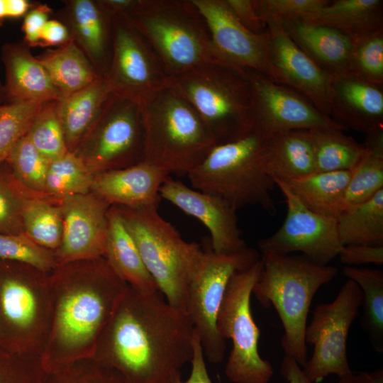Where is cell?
<instances>
[{
  "mask_svg": "<svg viewBox=\"0 0 383 383\" xmlns=\"http://www.w3.org/2000/svg\"><path fill=\"white\" fill-rule=\"evenodd\" d=\"M74 152L92 172L143 162L145 131L140 101L111 93L99 117Z\"/></svg>",
  "mask_w": 383,
  "mask_h": 383,
  "instance_id": "cell-11",
  "label": "cell"
},
{
  "mask_svg": "<svg viewBox=\"0 0 383 383\" xmlns=\"http://www.w3.org/2000/svg\"><path fill=\"white\" fill-rule=\"evenodd\" d=\"M5 95H4V86L1 84L0 82V105H4V101H5Z\"/></svg>",
  "mask_w": 383,
  "mask_h": 383,
  "instance_id": "cell-57",
  "label": "cell"
},
{
  "mask_svg": "<svg viewBox=\"0 0 383 383\" xmlns=\"http://www.w3.org/2000/svg\"><path fill=\"white\" fill-rule=\"evenodd\" d=\"M51 9L47 4H35L23 18L22 31L24 43L29 47L39 46L40 31L50 19Z\"/></svg>",
  "mask_w": 383,
  "mask_h": 383,
  "instance_id": "cell-48",
  "label": "cell"
},
{
  "mask_svg": "<svg viewBox=\"0 0 383 383\" xmlns=\"http://www.w3.org/2000/svg\"><path fill=\"white\" fill-rule=\"evenodd\" d=\"M25 198L11 183L0 179V233H24L21 213Z\"/></svg>",
  "mask_w": 383,
  "mask_h": 383,
  "instance_id": "cell-46",
  "label": "cell"
},
{
  "mask_svg": "<svg viewBox=\"0 0 383 383\" xmlns=\"http://www.w3.org/2000/svg\"><path fill=\"white\" fill-rule=\"evenodd\" d=\"M123 17L150 45L170 78L206 63H227L192 0H136Z\"/></svg>",
  "mask_w": 383,
  "mask_h": 383,
  "instance_id": "cell-3",
  "label": "cell"
},
{
  "mask_svg": "<svg viewBox=\"0 0 383 383\" xmlns=\"http://www.w3.org/2000/svg\"><path fill=\"white\" fill-rule=\"evenodd\" d=\"M265 137L252 129L235 140L216 145L188 177L192 187L227 201L238 210L259 206L276 213L271 196L275 182L262 161Z\"/></svg>",
  "mask_w": 383,
  "mask_h": 383,
  "instance_id": "cell-7",
  "label": "cell"
},
{
  "mask_svg": "<svg viewBox=\"0 0 383 383\" xmlns=\"http://www.w3.org/2000/svg\"><path fill=\"white\" fill-rule=\"evenodd\" d=\"M52 272L51 324L40 357L48 373L93 357L128 285L104 257L57 265Z\"/></svg>",
  "mask_w": 383,
  "mask_h": 383,
  "instance_id": "cell-2",
  "label": "cell"
},
{
  "mask_svg": "<svg viewBox=\"0 0 383 383\" xmlns=\"http://www.w3.org/2000/svg\"><path fill=\"white\" fill-rule=\"evenodd\" d=\"M362 299L360 287L348 279L333 301L315 307L304 335L306 343L313 345V353L302 367L311 381L318 383L331 374L341 378L353 372L348 360L347 339L360 313Z\"/></svg>",
  "mask_w": 383,
  "mask_h": 383,
  "instance_id": "cell-13",
  "label": "cell"
},
{
  "mask_svg": "<svg viewBox=\"0 0 383 383\" xmlns=\"http://www.w3.org/2000/svg\"><path fill=\"white\" fill-rule=\"evenodd\" d=\"M48 374L40 357L0 348V383H47Z\"/></svg>",
  "mask_w": 383,
  "mask_h": 383,
  "instance_id": "cell-44",
  "label": "cell"
},
{
  "mask_svg": "<svg viewBox=\"0 0 383 383\" xmlns=\"http://www.w3.org/2000/svg\"><path fill=\"white\" fill-rule=\"evenodd\" d=\"M0 260L23 264L45 273L57 265L55 252L38 245L25 233H0Z\"/></svg>",
  "mask_w": 383,
  "mask_h": 383,
  "instance_id": "cell-41",
  "label": "cell"
},
{
  "mask_svg": "<svg viewBox=\"0 0 383 383\" xmlns=\"http://www.w3.org/2000/svg\"><path fill=\"white\" fill-rule=\"evenodd\" d=\"M343 245H383V189L372 198L345 209L337 219Z\"/></svg>",
  "mask_w": 383,
  "mask_h": 383,
  "instance_id": "cell-34",
  "label": "cell"
},
{
  "mask_svg": "<svg viewBox=\"0 0 383 383\" xmlns=\"http://www.w3.org/2000/svg\"><path fill=\"white\" fill-rule=\"evenodd\" d=\"M6 106V104H5L4 105H0V116L1 115L3 111H4Z\"/></svg>",
  "mask_w": 383,
  "mask_h": 383,
  "instance_id": "cell-58",
  "label": "cell"
},
{
  "mask_svg": "<svg viewBox=\"0 0 383 383\" xmlns=\"http://www.w3.org/2000/svg\"><path fill=\"white\" fill-rule=\"evenodd\" d=\"M262 269L252 294L263 307L271 304L282 321L284 355L303 367L307 361L304 339L312 299L321 286L337 274V268L315 263L304 256L262 254Z\"/></svg>",
  "mask_w": 383,
  "mask_h": 383,
  "instance_id": "cell-4",
  "label": "cell"
},
{
  "mask_svg": "<svg viewBox=\"0 0 383 383\" xmlns=\"http://www.w3.org/2000/svg\"><path fill=\"white\" fill-rule=\"evenodd\" d=\"M330 117L345 129H383V85L346 72L332 77Z\"/></svg>",
  "mask_w": 383,
  "mask_h": 383,
  "instance_id": "cell-21",
  "label": "cell"
},
{
  "mask_svg": "<svg viewBox=\"0 0 383 383\" xmlns=\"http://www.w3.org/2000/svg\"><path fill=\"white\" fill-rule=\"evenodd\" d=\"M306 21L332 27L356 40L383 28V1H330Z\"/></svg>",
  "mask_w": 383,
  "mask_h": 383,
  "instance_id": "cell-31",
  "label": "cell"
},
{
  "mask_svg": "<svg viewBox=\"0 0 383 383\" xmlns=\"http://www.w3.org/2000/svg\"><path fill=\"white\" fill-rule=\"evenodd\" d=\"M190 362L192 367L189 377L186 380H183L182 374H179L170 383H213L207 371L200 340L195 333L194 336V353Z\"/></svg>",
  "mask_w": 383,
  "mask_h": 383,
  "instance_id": "cell-50",
  "label": "cell"
},
{
  "mask_svg": "<svg viewBox=\"0 0 383 383\" xmlns=\"http://www.w3.org/2000/svg\"><path fill=\"white\" fill-rule=\"evenodd\" d=\"M36 57L47 71L62 98L102 77L72 38L58 48L47 50Z\"/></svg>",
  "mask_w": 383,
  "mask_h": 383,
  "instance_id": "cell-30",
  "label": "cell"
},
{
  "mask_svg": "<svg viewBox=\"0 0 383 383\" xmlns=\"http://www.w3.org/2000/svg\"><path fill=\"white\" fill-rule=\"evenodd\" d=\"M204 16L220 57L235 66L259 72L277 82L271 65L267 30L261 35L245 28L226 0H192Z\"/></svg>",
  "mask_w": 383,
  "mask_h": 383,
  "instance_id": "cell-17",
  "label": "cell"
},
{
  "mask_svg": "<svg viewBox=\"0 0 383 383\" xmlns=\"http://www.w3.org/2000/svg\"><path fill=\"white\" fill-rule=\"evenodd\" d=\"M26 135L37 150L50 162L68 152L57 111V101L43 105Z\"/></svg>",
  "mask_w": 383,
  "mask_h": 383,
  "instance_id": "cell-38",
  "label": "cell"
},
{
  "mask_svg": "<svg viewBox=\"0 0 383 383\" xmlns=\"http://www.w3.org/2000/svg\"><path fill=\"white\" fill-rule=\"evenodd\" d=\"M348 72L383 85V28L353 40Z\"/></svg>",
  "mask_w": 383,
  "mask_h": 383,
  "instance_id": "cell-40",
  "label": "cell"
},
{
  "mask_svg": "<svg viewBox=\"0 0 383 383\" xmlns=\"http://www.w3.org/2000/svg\"><path fill=\"white\" fill-rule=\"evenodd\" d=\"M281 374L288 383H316L311 381L292 357L285 355L281 363Z\"/></svg>",
  "mask_w": 383,
  "mask_h": 383,
  "instance_id": "cell-52",
  "label": "cell"
},
{
  "mask_svg": "<svg viewBox=\"0 0 383 383\" xmlns=\"http://www.w3.org/2000/svg\"><path fill=\"white\" fill-rule=\"evenodd\" d=\"M157 208L118 209L158 291L186 313L189 284L204 252L199 244L184 240Z\"/></svg>",
  "mask_w": 383,
  "mask_h": 383,
  "instance_id": "cell-9",
  "label": "cell"
},
{
  "mask_svg": "<svg viewBox=\"0 0 383 383\" xmlns=\"http://www.w3.org/2000/svg\"><path fill=\"white\" fill-rule=\"evenodd\" d=\"M160 195L207 228L213 252L229 254L248 247L238 226L237 210L223 199L191 188L170 175L161 185Z\"/></svg>",
  "mask_w": 383,
  "mask_h": 383,
  "instance_id": "cell-20",
  "label": "cell"
},
{
  "mask_svg": "<svg viewBox=\"0 0 383 383\" xmlns=\"http://www.w3.org/2000/svg\"><path fill=\"white\" fill-rule=\"evenodd\" d=\"M261 269L260 258L248 268L232 276L217 317L220 335L232 341L225 374L233 383H268L274 374L270 361L262 359L259 354L260 331L250 306L252 289Z\"/></svg>",
  "mask_w": 383,
  "mask_h": 383,
  "instance_id": "cell-10",
  "label": "cell"
},
{
  "mask_svg": "<svg viewBox=\"0 0 383 383\" xmlns=\"http://www.w3.org/2000/svg\"><path fill=\"white\" fill-rule=\"evenodd\" d=\"M250 84L252 128L265 138L294 130L345 128L296 91L245 68Z\"/></svg>",
  "mask_w": 383,
  "mask_h": 383,
  "instance_id": "cell-16",
  "label": "cell"
},
{
  "mask_svg": "<svg viewBox=\"0 0 383 383\" xmlns=\"http://www.w3.org/2000/svg\"><path fill=\"white\" fill-rule=\"evenodd\" d=\"M351 170L316 172L284 183L299 201L312 212L337 220L344 209Z\"/></svg>",
  "mask_w": 383,
  "mask_h": 383,
  "instance_id": "cell-29",
  "label": "cell"
},
{
  "mask_svg": "<svg viewBox=\"0 0 383 383\" xmlns=\"http://www.w3.org/2000/svg\"><path fill=\"white\" fill-rule=\"evenodd\" d=\"M340 261L346 266L372 263L383 264V245L354 244L343 245L338 252Z\"/></svg>",
  "mask_w": 383,
  "mask_h": 383,
  "instance_id": "cell-47",
  "label": "cell"
},
{
  "mask_svg": "<svg viewBox=\"0 0 383 383\" xmlns=\"http://www.w3.org/2000/svg\"><path fill=\"white\" fill-rule=\"evenodd\" d=\"M111 93L106 79L100 77L57 101V111L68 151L76 150L99 117Z\"/></svg>",
  "mask_w": 383,
  "mask_h": 383,
  "instance_id": "cell-28",
  "label": "cell"
},
{
  "mask_svg": "<svg viewBox=\"0 0 383 383\" xmlns=\"http://www.w3.org/2000/svg\"><path fill=\"white\" fill-rule=\"evenodd\" d=\"M109 205L94 194L62 198V237L55 252L57 265L104 257Z\"/></svg>",
  "mask_w": 383,
  "mask_h": 383,
  "instance_id": "cell-19",
  "label": "cell"
},
{
  "mask_svg": "<svg viewBox=\"0 0 383 383\" xmlns=\"http://www.w3.org/2000/svg\"><path fill=\"white\" fill-rule=\"evenodd\" d=\"M339 379L338 383H383V370L357 374L352 372Z\"/></svg>",
  "mask_w": 383,
  "mask_h": 383,
  "instance_id": "cell-54",
  "label": "cell"
},
{
  "mask_svg": "<svg viewBox=\"0 0 383 383\" xmlns=\"http://www.w3.org/2000/svg\"><path fill=\"white\" fill-rule=\"evenodd\" d=\"M6 18H18L24 17L35 6L27 0H5Z\"/></svg>",
  "mask_w": 383,
  "mask_h": 383,
  "instance_id": "cell-55",
  "label": "cell"
},
{
  "mask_svg": "<svg viewBox=\"0 0 383 383\" xmlns=\"http://www.w3.org/2000/svg\"><path fill=\"white\" fill-rule=\"evenodd\" d=\"M104 78L111 93L139 101L170 82L155 52L123 16L112 18L111 57Z\"/></svg>",
  "mask_w": 383,
  "mask_h": 383,
  "instance_id": "cell-14",
  "label": "cell"
},
{
  "mask_svg": "<svg viewBox=\"0 0 383 383\" xmlns=\"http://www.w3.org/2000/svg\"><path fill=\"white\" fill-rule=\"evenodd\" d=\"M47 383H126L114 370L93 357L76 361L50 372Z\"/></svg>",
  "mask_w": 383,
  "mask_h": 383,
  "instance_id": "cell-43",
  "label": "cell"
},
{
  "mask_svg": "<svg viewBox=\"0 0 383 383\" xmlns=\"http://www.w3.org/2000/svg\"><path fill=\"white\" fill-rule=\"evenodd\" d=\"M21 216L24 233L38 245L55 252L62 237L60 207L38 199L25 198Z\"/></svg>",
  "mask_w": 383,
  "mask_h": 383,
  "instance_id": "cell-36",
  "label": "cell"
},
{
  "mask_svg": "<svg viewBox=\"0 0 383 383\" xmlns=\"http://www.w3.org/2000/svg\"><path fill=\"white\" fill-rule=\"evenodd\" d=\"M338 128L309 130L313 144L316 172L352 170L365 152L363 144Z\"/></svg>",
  "mask_w": 383,
  "mask_h": 383,
  "instance_id": "cell-35",
  "label": "cell"
},
{
  "mask_svg": "<svg viewBox=\"0 0 383 383\" xmlns=\"http://www.w3.org/2000/svg\"><path fill=\"white\" fill-rule=\"evenodd\" d=\"M294 43L331 77L348 72L353 40L330 26L304 21H282Z\"/></svg>",
  "mask_w": 383,
  "mask_h": 383,
  "instance_id": "cell-25",
  "label": "cell"
},
{
  "mask_svg": "<svg viewBox=\"0 0 383 383\" xmlns=\"http://www.w3.org/2000/svg\"><path fill=\"white\" fill-rule=\"evenodd\" d=\"M145 131V162L170 174L191 172L216 145L190 105L171 87L141 101Z\"/></svg>",
  "mask_w": 383,
  "mask_h": 383,
  "instance_id": "cell-5",
  "label": "cell"
},
{
  "mask_svg": "<svg viewBox=\"0 0 383 383\" xmlns=\"http://www.w3.org/2000/svg\"><path fill=\"white\" fill-rule=\"evenodd\" d=\"M344 274L360 288L362 299L360 324L373 349L383 352V271L345 266Z\"/></svg>",
  "mask_w": 383,
  "mask_h": 383,
  "instance_id": "cell-33",
  "label": "cell"
},
{
  "mask_svg": "<svg viewBox=\"0 0 383 383\" xmlns=\"http://www.w3.org/2000/svg\"><path fill=\"white\" fill-rule=\"evenodd\" d=\"M259 259L258 252L248 247L229 254L204 252L189 282L186 313L212 364L221 363L225 355L226 340L218 331L217 317L228 282Z\"/></svg>",
  "mask_w": 383,
  "mask_h": 383,
  "instance_id": "cell-12",
  "label": "cell"
},
{
  "mask_svg": "<svg viewBox=\"0 0 383 383\" xmlns=\"http://www.w3.org/2000/svg\"><path fill=\"white\" fill-rule=\"evenodd\" d=\"M99 2L113 18L125 16L135 5L136 0H100Z\"/></svg>",
  "mask_w": 383,
  "mask_h": 383,
  "instance_id": "cell-53",
  "label": "cell"
},
{
  "mask_svg": "<svg viewBox=\"0 0 383 383\" xmlns=\"http://www.w3.org/2000/svg\"><path fill=\"white\" fill-rule=\"evenodd\" d=\"M48 273L0 260V348L41 357L52 318Z\"/></svg>",
  "mask_w": 383,
  "mask_h": 383,
  "instance_id": "cell-8",
  "label": "cell"
},
{
  "mask_svg": "<svg viewBox=\"0 0 383 383\" xmlns=\"http://www.w3.org/2000/svg\"><path fill=\"white\" fill-rule=\"evenodd\" d=\"M169 175L165 170L143 161L98 172L91 189L109 204L131 209L158 207L160 188Z\"/></svg>",
  "mask_w": 383,
  "mask_h": 383,
  "instance_id": "cell-22",
  "label": "cell"
},
{
  "mask_svg": "<svg viewBox=\"0 0 383 383\" xmlns=\"http://www.w3.org/2000/svg\"><path fill=\"white\" fill-rule=\"evenodd\" d=\"M6 161L19 183L29 189L45 191L50 162L37 150L26 134L14 145Z\"/></svg>",
  "mask_w": 383,
  "mask_h": 383,
  "instance_id": "cell-39",
  "label": "cell"
},
{
  "mask_svg": "<svg viewBox=\"0 0 383 383\" xmlns=\"http://www.w3.org/2000/svg\"><path fill=\"white\" fill-rule=\"evenodd\" d=\"M160 293L128 284L96 343L92 357L126 383H170L193 357L187 313Z\"/></svg>",
  "mask_w": 383,
  "mask_h": 383,
  "instance_id": "cell-1",
  "label": "cell"
},
{
  "mask_svg": "<svg viewBox=\"0 0 383 383\" xmlns=\"http://www.w3.org/2000/svg\"><path fill=\"white\" fill-rule=\"evenodd\" d=\"M92 172L74 152L50 162L45 183V191L64 198L87 194L91 189Z\"/></svg>",
  "mask_w": 383,
  "mask_h": 383,
  "instance_id": "cell-37",
  "label": "cell"
},
{
  "mask_svg": "<svg viewBox=\"0 0 383 383\" xmlns=\"http://www.w3.org/2000/svg\"><path fill=\"white\" fill-rule=\"evenodd\" d=\"M169 86L194 109L216 145L252 129L250 84L245 68L206 63L170 78Z\"/></svg>",
  "mask_w": 383,
  "mask_h": 383,
  "instance_id": "cell-6",
  "label": "cell"
},
{
  "mask_svg": "<svg viewBox=\"0 0 383 383\" xmlns=\"http://www.w3.org/2000/svg\"><path fill=\"white\" fill-rule=\"evenodd\" d=\"M70 39L68 28L62 21L49 19L40 31L39 46H60Z\"/></svg>",
  "mask_w": 383,
  "mask_h": 383,
  "instance_id": "cell-51",
  "label": "cell"
},
{
  "mask_svg": "<svg viewBox=\"0 0 383 383\" xmlns=\"http://www.w3.org/2000/svg\"><path fill=\"white\" fill-rule=\"evenodd\" d=\"M262 19L266 25L270 62L278 84L303 95L330 117L332 77L294 43L279 18L265 16Z\"/></svg>",
  "mask_w": 383,
  "mask_h": 383,
  "instance_id": "cell-18",
  "label": "cell"
},
{
  "mask_svg": "<svg viewBox=\"0 0 383 383\" xmlns=\"http://www.w3.org/2000/svg\"><path fill=\"white\" fill-rule=\"evenodd\" d=\"M62 16L71 38L104 77L111 57L112 17L93 0L67 1Z\"/></svg>",
  "mask_w": 383,
  "mask_h": 383,
  "instance_id": "cell-23",
  "label": "cell"
},
{
  "mask_svg": "<svg viewBox=\"0 0 383 383\" xmlns=\"http://www.w3.org/2000/svg\"><path fill=\"white\" fill-rule=\"evenodd\" d=\"M44 104H6L0 116V165L6 161L16 143L28 131Z\"/></svg>",
  "mask_w": 383,
  "mask_h": 383,
  "instance_id": "cell-42",
  "label": "cell"
},
{
  "mask_svg": "<svg viewBox=\"0 0 383 383\" xmlns=\"http://www.w3.org/2000/svg\"><path fill=\"white\" fill-rule=\"evenodd\" d=\"M262 161L266 172L274 182L288 183L316 172L309 130L281 132L265 138Z\"/></svg>",
  "mask_w": 383,
  "mask_h": 383,
  "instance_id": "cell-26",
  "label": "cell"
},
{
  "mask_svg": "<svg viewBox=\"0 0 383 383\" xmlns=\"http://www.w3.org/2000/svg\"><path fill=\"white\" fill-rule=\"evenodd\" d=\"M6 18L5 0H0V25Z\"/></svg>",
  "mask_w": 383,
  "mask_h": 383,
  "instance_id": "cell-56",
  "label": "cell"
},
{
  "mask_svg": "<svg viewBox=\"0 0 383 383\" xmlns=\"http://www.w3.org/2000/svg\"><path fill=\"white\" fill-rule=\"evenodd\" d=\"M287 204L282 226L271 235L258 242L262 254L289 255L301 252L309 260L328 265L343 246L338 233L337 220L318 215L290 192L286 184L276 182Z\"/></svg>",
  "mask_w": 383,
  "mask_h": 383,
  "instance_id": "cell-15",
  "label": "cell"
},
{
  "mask_svg": "<svg viewBox=\"0 0 383 383\" xmlns=\"http://www.w3.org/2000/svg\"><path fill=\"white\" fill-rule=\"evenodd\" d=\"M328 0H256L258 13L261 18L272 16L282 21H309Z\"/></svg>",
  "mask_w": 383,
  "mask_h": 383,
  "instance_id": "cell-45",
  "label": "cell"
},
{
  "mask_svg": "<svg viewBox=\"0 0 383 383\" xmlns=\"http://www.w3.org/2000/svg\"><path fill=\"white\" fill-rule=\"evenodd\" d=\"M105 260L127 284L143 292H159L118 208L108 211Z\"/></svg>",
  "mask_w": 383,
  "mask_h": 383,
  "instance_id": "cell-27",
  "label": "cell"
},
{
  "mask_svg": "<svg viewBox=\"0 0 383 383\" xmlns=\"http://www.w3.org/2000/svg\"><path fill=\"white\" fill-rule=\"evenodd\" d=\"M363 145L365 152L351 170L343 211L383 189V129L366 134Z\"/></svg>",
  "mask_w": 383,
  "mask_h": 383,
  "instance_id": "cell-32",
  "label": "cell"
},
{
  "mask_svg": "<svg viewBox=\"0 0 383 383\" xmlns=\"http://www.w3.org/2000/svg\"><path fill=\"white\" fill-rule=\"evenodd\" d=\"M238 21L250 32L261 35L266 32V25L260 16L256 0H226Z\"/></svg>",
  "mask_w": 383,
  "mask_h": 383,
  "instance_id": "cell-49",
  "label": "cell"
},
{
  "mask_svg": "<svg viewBox=\"0 0 383 383\" xmlns=\"http://www.w3.org/2000/svg\"><path fill=\"white\" fill-rule=\"evenodd\" d=\"M23 43L4 45L1 60L4 65L5 99L11 103L45 104L59 101L62 96L49 74Z\"/></svg>",
  "mask_w": 383,
  "mask_h": 383,
  "instance_id": "cell-24",
  "label": "cell"
}]
</instances>
